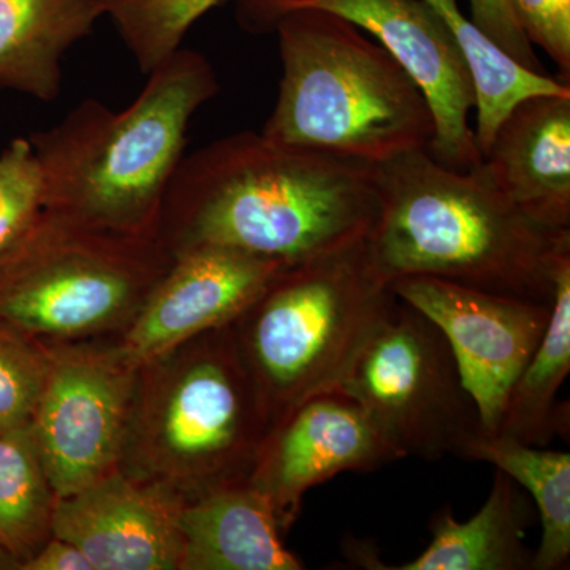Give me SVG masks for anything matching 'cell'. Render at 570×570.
I'll return each instance as SVG.
<instances>
[{
  "label": "cell",
  "instance_id": "1",
  "mask_svg": "<svg viewBox=\"0 0 570 570\" xmlns=\"http://www.w3.org/2000/svg\"><path fill=\"white\" fill-rule=\"evenodd\" d=\"M379 213V165L245 130L184 156L157 239L171 254L230 247L287 266L363 242Z\"/></svg>",
  "mask_w": 570,
  "mask_h": 570
},
{
  "label": "cell",
  "instance_id": "2",
  "mask_svg": "<svg viewBox=\"0 0 570 570\" xmlns=\"http://www.w3.org/2000/svg\"><path fill=\"white\" fill-rule=\"evenodd\" d=\"M365 247L389 284L430 276L551 303L570 230H550L524 216L482 164L461 170L419 149L379 165V213Z\"/></svg>",
  "mask_w": 570,
  "mask_h": 570
},
{
  "label": "cell",
  "instance_id": "3",
  "mask_svg": "<svg viewBox=\"0 0 570 570\" xmlns=\"http://www.w3.org/2000/svg\"><path fill=\"white\" fill-rule=\"evenodd\" d=\"M129 107L96 99L32 134L45 212L116 234L157 238L160 209L195 112L219 92L212 62L179 48L149 71Z\"/></svg>",
  "mask_w": 570,
  "mask_h": 570
},
{
  "label": "cell",
  "instance_id": "4",
  "mask_svg": "<svg viewBox=\"0 0 570 570\" xmlns=\"http://www.w3.org/2000/svg\"><path fill=\"white\" fill-rule=\"evenodd\" d=\"M249 29H273L283 77L262 134L284 145L382 165L430 149L434 121L419 86L376 40L330 11L242 0Z\"/></svg>",
  "mask_w": 570,
  "mask_h": 570
},
{
  "label": "cell",
  "instance_id": "5",
  "mask_svg": "<svg viewBox=\"0 0 570 570\" xmlns=\"http://www.w3.org/2000/svg\"><path fill=\"white\" fill-rule=\"evenodd\" d=\"M396 303L365 239L285 266L234 321L268 430L311 397L337 392Z\"/></svg>",
  "mask_w": 570,
  "mask_h": 570
},
{
  "label": "cell",
  "instance_id": "6",
  "mask_svg": "<svg viewBox=\"0 0 570 570\" xmlns=\"http://www.w3.org/2000/svg\"><path fill=\"white\" fill-rule=\"evenodd\" d=\"M174 261L154 236L40 214L0 255V321L28 335L94 332L140 307Z\"/></svg>",
  "mask_w": 570,
  "mask_h": 570
},
{
  "label": "cell",
  "instance_id": "7",
  "mask_svg": "<svg viewBox=\"0 0 570 570\" xmlns=\"http://www.w3.org/2000/svg\"><path fill=\"white\" fill-rule=\"evenodd\" d=\"M340 392L363 407L401 460L459 455L483 425L448 341L400 298Z\"/></svg>",
  "mask_w": 570,
  "mask_h": 570
},
{
  "label": "cell",
  "instance_id": "8",
  "mask_svg": "<svg viewBox=\"0 0 570 570\" xmlns=\"http://www.w3.org/2000/svg\"><path fill=\"white\" fill-rule=\"evenodd\" d=\"M266 431L253 379L235 340L206 344L160 397L149 425L156 463L206 491L245 482Z\"/></svg>",
  "mask_w": 570,
  "mask_h": 570
},
{
  "label": "cell",
  "instance_id": "9",
  "mask_svg": "<svg viewBox=\"0 0 570 570\" xmlns=\"http://www.w3.org/2000/svg\"><path fill=\"white\" fill-rule=\"evenodd\" d=\"M390 288L438 326L483 426L497 431L510 389L549 325L551 303L430 276L400 277Z\"/></svg>",
  "mask_w": 570,
  "mask_h": 570
},
{
  "label": "cell",
  "instance_id": "10",
  "mask_svg": "<svg viewBox=\"0 0 570 570\" xmlns=\"http://www.w3.org/2000/svg\"><path fill=\"white\" fill-rule=\"evenodd\" d=\"M134 367L121 352L50 354L31 426L56 499L111 472L129 419Z\"/></svg>",
  "mask_w": 570,
  "mask_h": 570
},
{
  "label": "cell",
  "instance_id": "11",
  "mask_svg": "<svg viewBox=\"0 0 570 570\" xmlns=\"http://www.w3.org/2000/svg\"><path fill=\"white\" fill-rule=\"evenodd\" d=\"M281 7L330 11L374 37L392 55L430 105V151L449 167L482 164L471 115L475 89L459 39L425 0H272Z\"/></svg>",
  "mask_w": 570,
  "mask_h": 570
},
{
  "label": "cell",
  "instance_id": "12",
  "mask_svg": "<svg viewBox=\"0 0 570 570\" xmlns=\"http://www.w3.org/2000/svg\"><path fill=\"white\" fill-rule=\"evenodd\" d=\"M397 460L363 407L337 390L311 397L266 431L247 482L268 498L285 532L314 487Z\"/></svg>",
  "mask_w": 570,
  "mask_h": 570
},
{
  "label": "cell",
  "instance_id": "13",
  "mask_svg": "<svg viewBox=\"0 0 570 570\" xmlns=\"http://www.w3.org/2000/svg\"><path fill=\"white\" fill-rule=\"evenodd\" d=\"M284 264L230 247L200 245L174 254L138 307L121 354L135 367L190 337L225 328L253 305Z\"/></svg>",
  "mask_w": 570,
  "mask_h": 570
},
{
  "label": "cell",
  "instance_id": "14",
  "mask_svg": "<svg viewBox=\"0 0 570 570\" xmlns=\"http://www.w3.org/2000/svg\"><path fill=\"white\" fill-rule=\"evenodd\" d=\"M181 509L167 491L108 472L56 499L51 535L77 546L94 570L179 569Z\"/></svg>",
  "mask_w": 570,
  "mask_h": 570
},
{
  "label": "cell",
  "instance_id": "15",
  "mask_svg": "<svg viewBox=\"0 0 570 570\" xmlns=\"http://www.w3.org/2000/svg\"><path fill=\"white\" fill-rule=\"evenodd\" d=\"M482 167L524 216L550 230H570V94L517 104L498 127Z\"/></svg>",
  "mask_w": 570,
  "mask_h": 570
},
{
  "label": "cell",
  "instance_id": "16",
  "mask_svg": "<svg viewBox=\"0 0 570 570\" xmlns=\"http://www.w3.org/2000/svg\"><path fill=\"white\" fill-rule=\"evenodd\" d=\"M186 570H302L268 498L247 480L206 491L179 513Z\"/></svg>",
  "mask_w": 570,
  "mask_h": 570
},
{
  "label": "cell",
  "instance_id": "17",
  "mask_svg": "<svg viewBox=\"0 0 570 570\" xmlns=\"http://www.w3.org/2000/svg\"><path fill=\"white\" fill-rule=\"evenodd\" d=\"M102 17L104 0H0V88L55 100L63 56Z\"/></svg>",
  "mask_w": 570,
  "mask_h": 570
},
{
  "label": "cell",
  "instance_id": "18",
  "mask_svg": "<svg viewBox=\"0 0 570 570\" xmlns=\"http://www.w3.org/2000/svg\"><path fill=\"white\" fill-rule=\"evenodd\" d=\"M530 499L497 469L485 504L468 521L439 510L430 523L431 542L412 561L390 570H531L524 534L532 523Z\"/></svg>",
  "mask_w": 570,
  "mask_h": 570
},
{
  "label": "cell",
  "instance_id": "19",
  "mask_svg": "<svg viewBox=\"0 0 570 570\" xmlns=\"http://www.w3.org/2000/svg\"><path fill=\"white\" fill-rule=\"evenodd\" d=\"M460 459L483 461L508 474L530 493L539 509V549L531 570H560L570 562V455L524 444L480 425L459 450Z\"/></svg>",
  "mask_w": 570,
  "mask_h": 570
},
{
  "label": "cell",
  "instance_id": "20",
  "mask_svg": "<svg viewBox=\"0 0 570 570\" xmlns=\"http://www.w3.org/2000/svg\"><path fill=\"white\" fill-rule=\"evenodd\" d=\"M553 302L546 333L510 389L498 433L547 448L569 428L568 404L557 403L570 371V253L554 268Z\"/></svg>",
  "mask_w": 570,
  "mask_h": 570
},
{
  "label": "cell",
  "instance_id": "21",
  "mask_svg": "<svg viewBox=\"0 0 570 570\" xmlns=\"http://www.w3.org/2000/svg\"><path fill=\"white\" fill-rule=\"evenodd\" d=\"M425 2L448 22L466 56L475 89V122L472 127L482 156L489 149L498 127L521 100L546 94H570L568 81L554 80L547 73L527 69L499 50L472 24L461 9L460 0Z\"/></svg>",
  "mask_w": 570,
  "mask_h": 570
},
{
  "label": "cell",
  "instance_id": "22",
  "mask_svg": "<svg viewBox=\"0 0 570 570\" xmlns=\"http://www.w3.org/2000/svg\"><path fill=\"white\" fill-rule=\"evenodd\" d=\"M55 502L31 423L0 433V551L18 569L50 539Z\"/></svg>",
  "mask_w": 570,
  "mask_h": 570
},
{
  "label": "cell",
  "instance_id": "23",
  "mask_svg": "<svg viewBox=\"0 0 570 570\" xmlns=\"http://www.w3.org/2000/svg\"><path fill=\"white\" fill-rule=\"evenodd\" d=\"M228 0H104V6L105 17L148 75L183 47L195 22Z\"/></svg>",
  "mask_w": 570,
  "mask_h": 570
},
{
  "label": "cell",
  "instance_id": "24",
  "mask_svg": "<svg viewBox=\"0 0 570 570\" xmlns=\"http://www.w3.org/2000/svg\"><path fill=\"white\" fill-rule=\"evenodd\" d=\"M50 370V354L0 321V433L29 425Z\"/></svg>",
  "mask_w": 570,
  "mask_h": 570
},
{
  "label": "cell",
  "instance_id": "25",
  "mask_svg": "<svg viewBox=\"0 0 570 570\" xmlns=\"http://www.w3.org/2000/svg\"><path fill=\"white\" fill-rule=\"evenodd\" d=\"M45 209L43 176L29 138L0 154V255L24 238Z\"/></svg>",
  "mask_w": 570,
  "mask_h": 570
},
{
  "label": "cell",
  "instance_id": "26",
  "mask_svg": "<svg viewBox=\"0 0 570 570\" xmlns=\"http://www.w3.org/2000/svg\"><path fill=\"white\" fill-rule=\"evenodd\" d=\"M521 29L532 47L538 45L560 69L561 80L570 78V0H510Z\"/></svg>",
  "mask_w": 570,
  "mask_h": 570
},
{
  "label": "cell",
  "instance_id": "27",
  "mask_svg": "<svg viewBox=\"0 0 570 570\" xmlns=\"http://www.w3.org/2000/svg\"><path fill=\"white\" fill-rule=\"evenodd\" d=\"M469 20L509 58L527 69L546 73L534 47L517 20L510 0H468Z\"/></svg>",
  "mask_w": 570,
  "mask_h": 570
},
{
  "label": "cell",
  "instance_id": "28",
  "mask_svg": "<svg viewBox=\"0 0 570 570\" xmlns=\"http://www.w3.org/2000/svg\"><path fill=\"white\" fill-rule=\"evenodd\" d=\"M24 570H94L91 561L77 546L67 540L48 539L40 550L28 561L22 562Z\"/></svg>",
  "mask_w": 570,
  "mask_h": 570
},
{
  "label": "cell",
  "instance_id": "29",
  "mask_svg": "<svg viewBox=\"0 0 570 570\" xmlns=\"http://www.w3.org/2000/svg\"><path fill=\"white\" fill-rule=\"evenodd\" d=\"M3 569H18L17 562L11 560L10 557H7L3 551H0V570Z\"/></svg>",
  "mask_w": 570,
  "mask_h": 570
}]
</instances>
